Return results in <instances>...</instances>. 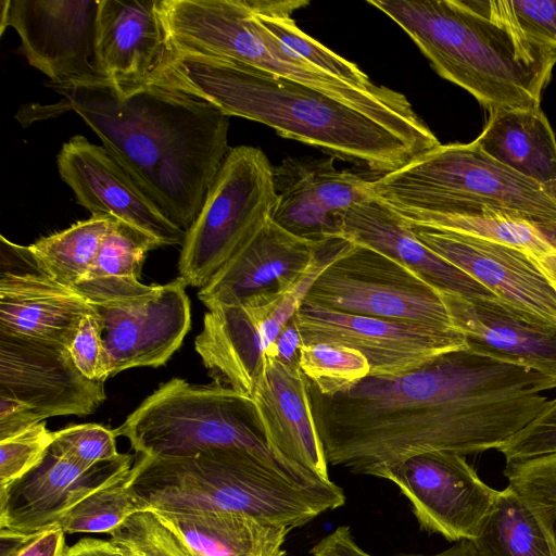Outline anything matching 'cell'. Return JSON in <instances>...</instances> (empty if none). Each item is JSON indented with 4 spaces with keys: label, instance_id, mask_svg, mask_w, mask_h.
<instances>
[{
    "label": "cell",
    "instance_id": "cell-32",
    "mask_svg": "<svg viewBox=\"0 0 556 556\" xmlns=\"http://www.w3.org/2000/svg\"><path fill=\"white\" fill-rule=\"evenodd\" d=\"M309 4L306 0H253L262 25L286 47L314 66L365 89H376L369 77L354 63L338 55L301 30L292 14Z\"/></svg>",
    "mask_w": 556,
    "mask_h": 556
},
{
    "label": "cell",
    "instance_id": "cell-24",
    "mask_svg": "<svg viewBox=\"0 0 556 556\" xmlns=\"http://www.w3.org/2000/svg\"><path fill=\"white\" fill-rule=\"evenodd\" d=\"M160 0H100L98 55L119 94L154 84L172 51Z\"/></svg>",
    "mask_w": 556,
    "mask_h": 556
},
{
    "label": "cell",
    "instance_id": "cell-39",
    "mask_svg": "<svg viewBox=\"0 0 556 556\" xmlns=\"http://www.w3.org/2000/svg\"><path fill=\"white\" fill-rule=\"evenodd\" d=\"M497 451L506 464L556 454V399Z\"/></svg>",
    "mask_w": 556,
    "mask_h": 556
},
{
    "label": "cell",
    "instance_id": "cell-41",
    "mask_svg": "<svg viewBox=\"0 0 556 556\" xmlns=\"http://www.w3.org/2000/svg\"><path fill=\"white\" fill-rule=\"evenodd\" d=\"M64 534L58 527L33 534L0 529V556H62Z\"/></svg>",
    "mask_w": 556,
    "mask_h": 556
},
{
    "label": "cell",
    "instance_id": "cell-28",
    "mask_svg": "<svg viewBox=\"0 0 556 556\" xmlns=\"http://www.w3.org/2000/svg\"><path fill=\"white\" fill-rule=\"evenodd\" d=\"M475 142L497 162L556 189V138L541 108L490 111Z\"/></svg>",
    "mask_w": 556,
    "mask_h": 556
},
{
    "label": "cell",
    "instance_id": "cell-37",
    "mask_svg": "<svg viewBox=\"0 0 556 556\" xmlns=\"http://www.w3.org/2000/svg\"><path fill=\"white\" fill-rule=\"evenodd\" d=\"M53 435L54 448L87 467L121 454L116 450L115 431L98 424L72 425L54 431Z\"/></svg>",
    "mask_w": 556,
    "mask_h": 556
},
{
    "label": "cell",
    "instance_id": "cell-15",
    "mask_svg": "<svg viewBox=\"0 0 556 556\" xmlns=\"http://www.w3.org/2000/svg\"><path fill=\"white\" fill-rule=\"evenodd\" d=\"M187 285L177 277L151 295L91 304L101 327L109 376L164 365L191 327Z\"/></svg>",
    "mask_w": 556,
    "mask_h": 556
},
{
    "label": "cell",
    "instance_id": "cell-46",
    "mask_svg": "<svg viewBox=\"0 0 556 556\" xmlns=\"http://www.w3.org/2000/svg\"><path fill=\"white\" fill-rule=\"evenodd\" d=\"M531 256L556 288V253Z\"/></svg>",
    "mask_w": 556,
    "mask_h": 556
},
{
    "label": "cell",
    "instance_id": "cell-22",
    "mask_svg": "<svg viewBox=\"0 0 556 556\" xmlns=\"http://www.w3.org/2000/svg\"><path fill=\"white\" fill-rule=\"evenodd\" d=\"M452 326L467 346L534 370L556 383V321L495 298L441 292Z\"/></svg>",
    "mask_w": 556,
    "mask_h": 556
},
{
    "label": "cell",
    "instance_id": "cell-17",
    "mask_svg": "<svg viewBox=\"0 0 556 556\" xmlns=\"http://www.w3.org/2000/svg\"><path fill=\"white\" fill-rule=\"evenodd\" d=\"M132 462L119 454L87 467L51 445L34 468L0 486V529L33 534L58 527L86 496L126 476Z\"/></svg>",
    "mask_w": 556,
    "mask_h": 556
},
{
    "label": "cell",
    "instance_id": "cell-3",
    "mask_svg": "<svg viewBox=\"0 0 556 556\" xmlns=\"http://www.w3.org/2000/svg\"><path fill=\"white\" fill-rule=\"evenodd\" d=\"M154 84L194 94L228 116L265 124L281 137L382 175L427 152L332 97L232 60L172 53Z\"/></svg>",
    "mask_w": 556,
    "mask_h": 556
},
{
    "label": "cell",
    "instance_id": "cell-20",
    "mask_svg": "<svg viewBox=\"0 0 556 556\" xmlns=\"http://www.w3.org/2000/svg\"><path fill=\"white\" fill-rule=\"evenodd\" d=\"M56 164L61 178L91 215L128 223L162 247L182 245L186 231L167 218L103 146L76 135L63 143Z\"/></svg>",
    "mask_w": 556,
    "mask_h": 556
},
{
    "label": "cell",
    "instance_id": "cell-6",
    "mask_svg": "<svg viewBox=\"0 0 556 556\" xmlns=\"http://www.w3.org/2000/svg\"><path fill=\"white\" fill-rule=\"evenodd\" d=\"M172 53L225 59L299 81L356 109L425 151L440 146L407 98L389 87L365 89L305 61L258 21L253 0H160Z\"/></svg>",
    "mask_w": 556,
    "mask_h": 556
},
{
    "label": "cell",
    "instance_id": "cell-25",
    "mask_svg": "<svg viewBox=\"0 0 556 556\" xmlns=\"http://www.w3.org/2000/svg\"><path fill=\"white\" fill-rule=\"evenodd\" d=\"M340 238L391 257L441 292L465 298L496 296L425 245L399 213L376 197L341 214Z\"/></svg>",
    "mask_w": 556,
    "mask_h": 556
},
{
    "label": "cell",
    "instance_id": "cell-9",
    "mask_svg": "<svg viewBox=\"0 0 556 556\" xmlns=\"http://www.w3.org/2000/svg\"><path fill=\"white\" fill-rule=\"evenodd\" d=\"M273 166L258 148H230L181 245L178 277L187 286L205 287L271 218Z\"/></svg>",
    "mask_w": 556,
    "mask_h": 556
},
{
    "label": "cell",
    "instance_id": "cell-16",
    "mask_svg": "<svg viewBox=\"0 0 556 556\" xmlns=\"http://www.w3.org/2000/svg\"><path fill=\"white\" fill-rule=\"evenodd\" d=\"M0 395L28 405L45 420L87 416L105 400L103 381L86 378L68 346L0 332Z\"/></svg>",
    "mask_w": 556,
    "mask_h": 556
},
{
    "label": "cell",
    "instance_id": "cell-31",
    "mask_svg": "<svg viewBox=\"0 0 556 556\" xmlns=\"http://www.w3.org/2000/svg\"><path fill=\"white\" fill-rule=\"evenodd\" d=\"M114 220L111 216L91 215L62 231L41 237L29 248L53 280L73 290L92 266Z\"/></svg>",
    "mask_w": 556,
    "mask_h": 556
},
{
    "label": "cell",
    "instance_id": "cell-29",
    "mask_svg": "<svg viewBox=\"0 0 556 556\" xmlns=\"http://www.w3.org/2000/svg\"><path fill=\"white\" fill-rule=\"evenodd\" d=\"M161 242L146 231L115 219L105 235L98 255L73 288L90 304L123 302L153 294L160 287L140 281L142 264Z\"/></svg>",
    "mask_w": 556,
    "mask_h": 556
},
{
    "label": "cell",
    "instance_id": "cell-42",
    "mask_svg": "<svg viewBox=\"0 0 556 556\" xmlns=\"http://www.w3.org/2000/svg\"><path fill=\"white\" fill-rule=\"evenodd\" d=\"M511 4L527 34L556 47V0H511Z\"/></svg>",
    "mask_w": 556,
    "mask_h": 556
},
{
    "label": "cell",
    "instance_id": "cell-11",
    "mask_svg": "<svg viewBox=\"0 0 556 556\" xmlns=\"http://www.w3.org/2000/svg\"><path fill=\"white\" fill-rule=\"evenodd\" d=\"M100 0H5L2 28L12 27L28 63L51 87L111 86L98 55Z\"/></svg>",
    "mask_w": 556,
    "mask_h": 556
},
{
    "label": "cell",
    "instance_id": "cell-1",
    "mask_svg": "<svg viewBox=\"0 0 556 556\" xmlns=\"http://www.w3.org/2000/svg\"><path fill=\"white\" fill-rule=\"evenodd\" d=\"M556 383L470 348L434 356L409 371L367 376L308 400L328 464L383 478L428 452L472 455L498 450L547 405Z\"/></svg>",
    "mask_w": 556,
    "mask_h": 556
},
{
    "label": "cell",
    "instance_id": "cell-43",
    "mask_svg": "<svg viewBox=\"0 0 556 556\" xmlns=\"http://www.w3.org/2000/svg\"><path fill=\"white\" fill-rule=\"evenodd\" d=\"M41 420L25 403L0 395V441L10 439Z\"/></svg>",
    "mask_w": 556,
    "mask_h": 556
},
{
    "label": "cell",
    "instance_id": "cell-4",
    "mask_svg": "<svg viewBox=\"0 0 556 556\" xmlns=\"http://www.w3.org/2000/svg\"><path fill=\"white\" fill-rule=\"evenodd\" d=\"M444 79L494 111L540 109L556 47L527 34L511 0H368Z\"/></svg>",
    "mask_w": 556,
    "mask_h": 556
},
{
    "label": "cell",
    "instance_id": "cell-45",
    "mask_svg": "<svg viewBox=\"0 0 556 556\" xmlns=\"http://www.w3.org/2000/svg\"><path fill=\"white\" fill-rule=\"evenodd\" d=\"M62 556H126L111 540L84 538L70 547H65Z\"/></svg>",
    "mask_w": 556,
    "mask_h": 556
},
{
    "label": "cell",
    "instance_id": "cell-33",
    "mask_svg": "<svg viewBox=\"0 0 556 556\" xmlns=\"http://www.w3.org/2000/svg\"><path fill=\"white\" fill-rule=\"evenodd\" d=\"M131 470L86 496L59 521L64 533H111L130 515L147 510L130 486Z\"/></svg>",
    "mask_w": 556,
    "mask_h": 556
},
{
    "label": "cell",
    "instance_id": "cell-44",
    "mask_svg": "<svg viewBox=\"0 0 556 556\" xmlns=\"http://www.w3.org/2000/svg\"><path fill=\"white\" fill-rule=\"evenodd\" d=\"M302 344V337L293 316L281 329L275 342L267 349L265 356L276 358L288 367L300 368L299 358Z\"/></svg>",
    "mask_w": 556,
    "mask_h": 556
},
{
    "label": "cell",
    "instance_id": "cell-23",
    "mask_svg": "<svg viewBox=\"0 0 556 556\" xmlns=\"http://www.w3.org/2000/svg\"><path fill=\"white\" fill-rule=\"evenodd\" d=\"M410 227L425 245L497 298L556 321V288L529 253L469 235Z\"/></svg>",
    "mask_w": 556,
    "mask_h": 556
},
{
    "label": "cell",
    "instance_id": "cell-36",
    "mask_svg": "<svg viewBox=\"0 0 556 556\" xmlns=\"http://www.w3.org/2000/svg\"><path fill=\"white\" fill-rule=\"evenodd\" d=\"M503 473L508 484L543 514L556 533V454L506 464Z\"/></svg>",
    "mask_w": 556,
    "mask_h": 556
},
{
    "label": "cell",
    "instance_id": "cell-5",
    "mask_svg": "<svg viewBox=\"0 0 556 556\" xmlns=\"http://www.w3.org/2000/svg\"><path fill=\"white\" fill-rule=\"evenodd\" d=\"M130 486L147 509L239 513L290 530L345 504L334 482H301L253 453L232 447L178 458L140 455Z\"/></svg>",
    "mask_w": 556,
    "mask_h": 556
},
{
    "label": "cell",
    "instance_id": "cell-19",
    "mask_svg": "<svg viewBox=\"0 0 556 556\" xmlns=\"http://www.w3.org/2000/svg\"><path fill=\"white\" fill-rule=\"evenodd\" d=\"M334 159L286 157L273 166L276 224L313 242L340 238L341 214L376 195L374 179L337 168Z\"/></svg>",
    "mask_w": 556,
    "mask_h": 556
},
{
    "label": "cell",
    "instance_id": "cell-21",
    "mask_svg": "<svg viewBox=\"0 0 556 556\" xmlns=\"http://www.w3.org/2000/svg\"><path fill=\"white\" fill-rule=\"evenodd\" d=\"M325 243L298 237L269 218L198 298L207 309L279 299L306 273Z\"/></svg>",
    "mask_w": 556,
    "mask_h": 556
},
{
    "label": "cell",
    "instance_id": "cell-8",
    "mask_svg": "<svg viewBox=\"0 0 556 556\" xmlns=\"http://www.w3.org/2000/svg\"><path fill=\"white\" fill-rule=\"evenodd\" d=\"M114 431L127 438L138 454L149 457L178 458L211 448H241L301 482H324L269 446L250 396L218 383L197 386L173 378Z\"/></svg>",
    "mask_w": 556,
    "mask_h": 556
},
{
    "label": "cell",
    "instance_id": "cell-2",
    "mask_svg": "<svg viewBox=\"0 0 556 556\" xmlns=\"http://www.w3.org/2000/svg\"><path fill=\"white\" fill-rule=\"evenodd\" d=\"M104 149L174 224L195 220L228 151L229 118L208 101L151 84L56 88Z\"/></svg>",
    "mask_w": 556,
    "mask_h": 556
},
{
    "label": "cell",
    "instance_id": "cell-38",
    "mask_svg": "<svg viewBox=\"0 0 556 556\" xmlns=\"http://www.w3.org/2000/svg\"><path fill=\"white\" fill-rule=\"evenodd\" d=\"M54 441L45 420L29 429L0 441V486L25 475L46 455Z\"/></svg>",
    "mask_w": 556,
    "mask_h": 556
},
{
    "label": "cell",
    "instance_id": "cell-26",
    "mask_svg": "<svg viewBox=\"0 0 556 556\" xmlns=\"http://www.w3.org/2000/svg\"><path fill=\"white\" fill-rule=\"evenodd\" d=\"M251 399L269 446L321 480L330 481L309 406L307 378L302 370L265 356Z\"/></svg>",
    "mask_w": 556,
    "mask_h": 556
},
{
    "label": "cell",
    "instance_id": "cell-14",
    "mask_svg": "<svg viewBox=\"0 0 556 556\" xmlns=\"http://www.w3.org/2000/svg\"><path fill=\"white\" fill-rule=\"evenodd\" d=\"M308 289L309 282L301 279L279 299L207 309L194 348L216 383L251 397L265 352L295 315Z\"/></svg>",
    "mask_w": 556,
    "mask_h": 556
},
{
    "label": "cell",
    "instance_id": "cell-34",
    "mask_svg": "<svg viewBox=\"0 0 556 556\" xmlns=\"http://www.w3.org/2000/svg\"><path fill=\"white\" fill-rule=\"evenodd\" d=\"M299 366L325 395L340 392L370 374V365L361 352L330 343L302 344Z\"/></svg>",
    "mask_w": 556,
    "mask_h": 556
},
{
    "label": "cell",
    "instance_id": "cell-40",
    "mask_svg": "<svg viewBox=\"0 0 556 556\" xmlns=\"http://www.w3.org/2000/svg\"><path fill=\"white\" fill-rule=\"evenodd\" d=\"M68 351L75 366L86 378L103 382L110 378L101 327L94 313L81 320Z\"/></svg>",
    "mask_w": 556,
    "mask_h": 556
},
{
    "label": "cell",
    "instance_id": "cell-30",
    "mask_svg": "<svg viewBox=\"0 0 556 556\" xmlns=\"http://www.w3.org/2000/svg\"><path fill=\"white\" fill-rule=\"evenodd\" d=\"M467 542L473 556H556L553 527L509 484L500 491L479 535Z\"/></svg>",
    "mask_w": 556,
    "mask_h": 556
},
{
    "label": "cell",
    "instance_id": "cell-13",
    "mask_svg": "<svg viewBox=\"0 0 556 556\" xmlns=\"http://www.w3.org/2000/svg\"><path fill=\"white\" fill-rule=\"evenodd\" d=\"M303 344L330 343L361 352L369 376L409 371L437 355L467 348L465 336L408 321L348 314L302 303L294 315Z\"/></svg>",
    "mask_w": 556,
    "mask_h": 556
},
{
    "label": "cell",
    "instance_id": "cell-35",
    "mask_svg": "<svg viewBox=\"0 0 556 556\" xmlns=\"http://www.w3.org/2000/svg\"><path fill=\"white\" fill-rule=\"evenodd\" d=\"M109 534L126 556H194L182 538L151 509L130 515Z\"/></svg>",
    "mask_w": 556,
    "mask_h": 556
},
{
    "label": "cell",
    "instance_id": "cell-12",
    "mask_svg": "<svg viewBox=\"0 0 556 556\" xmlns=\"http://www.w3.org/2000/svg\"><path fill=\"white\" fill-rule=\"evenodd\" d=\"M382 479L408 500L422 530L451 542L475 540L500 493L464 455L444 451L412 456Z\"/></svg>",
    "mask_w": 556,
    "mask_h": 556
},
{
    "label": "cell",
    "instance_id": "cell-27",
    "mask_svg": "<svg viewBox=\"0 0 556 556\" xmlns=\"http://www.w3.org/2000/svg\"><path fill=\"white\" fill-rule=\"evenodd\" d=\"M153 511L194 556H286V527L239 513Z\"/></svg>",
    "mask_w": 556,
    "mask_h": 556
},
{
    "label": "cell",
    "instance_id": "cell-10",
    "mask_svg": "<svg viewBox=\"0 0 556 556\" xmlns=\"http://www.w3.org/2000/svg\"><path fill=\"white\" fill-rule=\"evenodd\" d=\"M303 303L330 311L450 329L440 291L409 268L348 240Z\"/></svg>",
    "mask_w": 556,
    "mask_h": 556
},
{
    "label": "cell",
    "instance_id": "cell-7",
    "mask_svg": "<svg viewBox=\"0 0 556 556\" xmlns=\"http://www.w3.org/2000/svg\"><path fill=\"white\" fill-rule=\"evenodd\" d=\"M372 190L396 210L498 213L556 233V189L497 162L475 141L440 144L375 178Z\"/></svg>",
    "mask_w": 556,
    "mask_h": 556
},
{
    "label": "cell",
    "instance_id": "cell-18",
    "mask_svg": "<svg viewBox=\"0 0 556 556\" xmlns=\"http://www.w3.org/2000/svg\"><path fill=\"white\" fill-rule=\"evenodd\" d=\"M89 302L53 280L29 245L0 236V332L70 346Z\"/></svg>",
    "mask_w": 556,
    "mask_h": 556
}]
</instances>
